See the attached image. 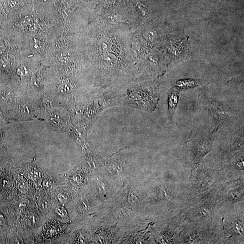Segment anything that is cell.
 I'll return each instance as SVG.
<instances>
[{
	"label": "cell",
	"instance_id": "obj_1",
	"mask_svg": "<svg viewBox=\"0 0 244 244\" xmlns=\"http://www.w3.org/2000/svg\"><path fill=\"white\" fill-rule=\"evenodd\" d=\"M179 100V93L173 90L170 94L168 97V112L170 116L174 115Z\"/></svg>",
	"mask_w": 244,
	"mask_h": 244
},
{
	"label": "cell",
	"instance_id": "obj_2",
	"mask_svg": "<svg viewBox=\"0 0 244 244\" xmlns=\"http://www.w3.org/2000/svg\"><path fill=\"white\" fill-rule=\"evenodd\" d=\"M111 40L109 38H102L99 40L98 42V47L101 55L110 52L112 48Z\"/></svg>",
	"mask_w": 244,
	"mask_h": 244
},
{
	"label": "cell",
	"instance_id": "obj_3",
	"mask_svg": "<svg viewBox=\"0 0 244 244\" xmlns=\"http://www.w3.org/2000/svg\"><path fill=\"white\" fill-rule=\"evenodd\" d=\"M174 84L178 88L187 89L199 85L200 82L199 81L193 79H185L177 81Z\"/></svg>",
	"mask_w": 244,
	"mask_h": 244
},
{
	"label": "cell",
	"instance_id": "obj_4",
	"mask_svg": "<svg viewBox=\"0 0 244 244\" xmlns=\"http://www.w3.org/2000/svg\"><path fill=\"white\" fill-rule=\"evenodd\" d=\"M102 59L104 63L109 67H115L118 64V59L110 52L106 53L102 55Z\"/></svg>",
	"mask_w": 244,
	"mask_h": 244
},
{
	"label": "cell",
	"instance_id": "obj_5",
	"mask_svg": "<svg viewBox=\"0 0 244 244\" xmlns=\"http://www.w3.org/2000/svg\"><path fill=\"white\" fill-rule=\"evenodd\" d=\"M107 19L109 23L112 24H119V23H129L123 17L119 14H111L107 15Z\"/></svg>",
	"mask_w": 244,
	"mask_h": 244
},
{
	"label": "cell",
	"instance_id": "obj_6",
	"mask_svg": "<svg viewBox=\"0 0 244 244\" xmlns=\"http://www.w3.org/2000/svg\"><path fill=\"white\" fill-rule=\"evenodd\" d=\"M144 36L147 39L152 40L155 38V34L152 30H149L144 34Z\"/></svg>",
	"mask_w": 244,
	"mask_h": 244
},
{
	"label": "cell",
	"instance_id": "obj_7",
	"mask_svg": "<svg viewBox=\"0 0 244 244\" xmlns=\"http://www.w3.org/2000/svg\"><path fill=\"white\" fill-rule=\"evenodd\" d=\"M33 45L34 48L38 50V49H40V47H41V43H40L39 41L35 40L33 42Z\"/></svg>",
	"mask_w": 244,
	"mask_h": 244
},
{
	"label": "cell",
	"instance_id": "obj_8",
	"mask_svg": "<svg viewBox=\"0 0 244 244\" xmlns=\"http://www.w3.org/2000/svg\"><path fill=\"white\" fill-rule=\"evenodd\" d=\"M136 4L138 7V8L141 10L142 13L144 14L145 12V10L143 4H142L141 3L139 2H137Z\"/></svg>",
	"mask_w": 244,
	"mask_h": 244
},
{
	"label": "cell",
	"instance_id": "obj_9",
	"mask_svg": "<svg viewBox=\"0 0 244 244\" xmlns=\"http://www.w3.org/2000/svg\"><path fill=\"white\" fill-rule=\"evenodd\" d=\"M8 3L10 7L13 8L16 5V1L15 0H8Z\"/></svg>",
	"mask_w": 244,
	"mask_h": 244
},
{
	"label": "cell",
	"instance_id": "obj_10",
	"mask_svg": "<svg viewBox=\"0 0 244 244\" xmlns=\"http://www.w3.org/2000/svg\"><path fill=\"white\" fill-rule=\"evenodd\" d=\"M6 50V47L5 44L1 42L0 43V55L4 53Z\"/></svg>",
	"mask_w": 244,
	"mask_h": 244
},
{
	"label": "cell",
	"instance_id": "obj_11",
	"mask_svg": "<svg viewBox=\"0 0 244 244\" xmlns=\"http://www.w3.org/2000/svg\"><path fill=\"white\" fill-rule=\"evenodd\" d=\"M116 1V0H105L107 3L110 4H114L115 2Z\"/></svg>",
	"mask_w": 244,
	"mask_h": 244
},
{
	"label": "cell",
	"instance_id": "obj_12",
	"mask_svg": "<svg viewBox=\"0 0 244 244\" xmlns=\"http://www.w3.org/2000/svg\"><path fill=\"white\" fill-rule=\"evenodd\" d=\"M78 1L79 2H82V1H84V0H78Z\"/></svg>",
	"mask_w": 244,
	"mask_h": 244
}]
</instances>
